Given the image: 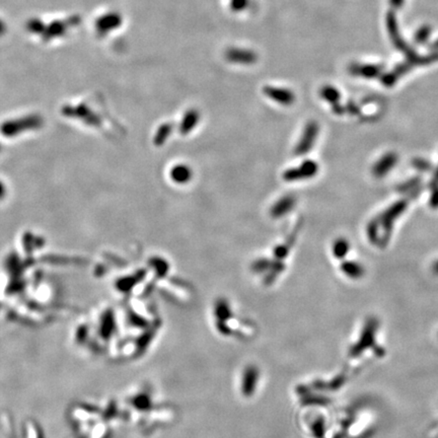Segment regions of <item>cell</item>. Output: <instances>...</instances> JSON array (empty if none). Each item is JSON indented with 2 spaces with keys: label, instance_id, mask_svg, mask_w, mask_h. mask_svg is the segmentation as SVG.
<instances>
[{
  "label": "cell",
  "instance_id": "cell-1",
  "mask_svg": "<svg viewBox=\"0 0 438 438\" xmlns=\"http://www.w3.org/2000/svg\"><path fill=\"white\" fill-rule=\"evenodd\" d=\"M411 200L412 199L409 196L407 198L398 200L395 202L392 206L387 208L384 212L373 218L367 225L368 239H376L379 237V230L382 228L383 234L379 238L378 244L379 246H386L391 239L395 221L405 212Z\"/></svg>",
  "mask_w": 438,
  "mask_h": 438
},
{
  "label": "cell",
  "instance_id": "cell-2",
  "mask_svg": "<svg viewBox=\"0 0 438 438\" xmlns=\"http://www.w3.org/2000/svg\"><path fill=\"white\" fill-rule=\"evenodd\" d=\"M319 171V164L315 160H304L300 165L288 168L284 171L283 180L286 182H297L315 177Z\"/></svg>",
  "mask_w": 438,
  "mask_h": 438
},
{
  "label": "cell",
  "instance_id": "cell-3",
  "mask_svg": "<svg viewBox=\"0 0 438 438\" xmlns=\"http://www.w3.org/2000/svg\"><path fill=\"white\" fill-rule=\"evenodd\" d=\"M319 126L318 122L310 121L306 125L301 134V137L297 142L294 150L296 156L298 157L304 156L313 149L317 141V138L319 136Z\"/></svg>",
  "mask_w": 438,
  "mask_h": 438
},
{
  "label": "cell",
  "instance_id": "cell-4",
  "mask_svg": "<svg viewBox=\"0 0 438 438\" xmlns=\"http://www.w3.org/2000/svg\"><path fill=\"white\" fill-rule=\"evenodd\" d=\"M265 96L270 100L282 105V106H290L295 102V94L293 91L288 88L276 87V86H265L264 87Z\"/></svg>",
  "mask_w": 438,
  "mask_h": 438
},
{
  "label": "cell",
  "instance_id": "cell-5",
  "mask_svg": "<svg viewBox=\"0 0 438 438\" xmlns=\"http://www.w3.org/2000/svg\"><path fill=\"white\" fill-rule=\"evenodd\" d=\"M398 160V157L396 152H388L384 157L380 158L372 166V175L377 179L385 177L395 167Z\"/></svg>",
  "mask_w": 438,
  "mask_h": 438
},
{
  "label": "cell",
  "instance_id": "cell-6",
  "mask_svg": "<svg viewBox=\"0 0 438 438\" xmlns=\"http://www.w3.org/2000/svg\"><path fill=\"white\" fill-rule=\"evenodd\" d=\"M296 199L294 196H284L280 198L271 208V215L274 218H280L287 215L295 207Z\"/></svg>",
  "mask_w": 438,
  "mask_h": 438
},
{
  "label": "cell",
  "instance_id": "cell-7",
  "mask_svg": "<svg viewBox=\"0 0 438 438\" xmlns=\"http://www.w3.org/2000/svg\"><path fill=\"white\" fill-rule=\"evenodd\" d=\"M199 120H200V114L197 110L191 109L187 111L180 124L179 130L181 132V134L187 135L190 132L193 131V129L198 125Z\"/></svg>",
  "mask_w": 438,
  "mask_h": 438
},
{
  "label": "cell",
  "instance_id": "cell-8",
  "mask_svg": "<svg viewBox=\"0 0 438 438\" xmlns=\"http://www.w3.org/2000/svg\"><path fill=\"white\" fill-rule=\"evenodd\" d=\"M193 171L187 164H177L170 170V178L177 184H187L191 181Z\"/></svg>",
  "mask_w": 438,
  "mask_h": 438
},
{
  "label": "cell",
  "instance_id": "cell-9",
  "mask_svg": "<svg viewBox=\"0 0 438 438\" xmlns=\"http://www.w3.org/2000/svg\"><path fill=\"white\" fill-rule=\"evenodd\" d=\"M257 379H258V371L254 366L245 369L241 378V391L246 396H249L255 392Z\"/></svg>",
  "mask_w": 438,
  "mask_h": 438
},
{
  "label": "cell",
  "instance_id": "cell-10",
  "mask_svg": "<svg viewBox=\"0 0 438 438\" xmlns=\"http://www.w3.org/2000/svg\"><path fill=\"white\" fill-rule=\"evenodd\" d=\"M341 270L345 275L352 279H359L364 275V268L357 262L346 261L342 264Z\"/></svg>",
  "mask_w": 438,
  "mask_h": 438
},
{
  "label": "cell",
  "instance_id": "cell-11",
  "mask_svg": "<svg viewBox=\"0 0 438 438\" xmlns=\"http://www.w3.org/2000/svg\"><path fill=\"white\" fill-rule=\"evenodd\" d=\"M227 57L231 61L238 63H253L256 58L252 53L244 51H232L228 53Z\"/></svg>",
  "mask_w": 438,
  "mask_h": 438
},
{
  "label": "cell",
  "instance_id": "cell-12",
  "mask_svg": "<svg viewBox=\"0 0 438 438\" xmlns=\"http://www.w3.org/2000/svg\"><path fill=\"white\" fill-rule=\"evenodd\" d=\"M320 97L325 101H327L328 103H330L332 105V107L337 105V104H339V101L341 99L340 92L335 87L330 86V85L323 86L321 88V90H320Z\"/></svg>",
  "mask_w": 438,
  "mask_h": 438
},
{
  "label": "cell",
  "instance_id": "cell-13",
  "mask_svg": "<svg viewBox=\"0 0 438 438\" xmlns=\"http://www.w3.org/2000/svg\"><path fill=\"white\" fill-rule=\"evenodd\" d=\"M350 250V244L345 239H338L333 244V254L338 259L345 258Z\"/></svg>",
  "mask_w": 438,
  "mask_h": 438
},
{
  "label": "cell",
  "instance_id": "cell-14",
  "mask_svg": "<svg viewBox=\"0 0 438 438\" xmlns=\"http://www.w3.org/2000/svg\"><path fill=\"white\" fill-rule=\"evenodd\" d=\"M421 186V178L420 177H415V178H411L410 180L399 184L397 187V191L401 194H406V193H411L412 191H414L415 189H417L418 187Z\"/></svg>",
  "mask_w": 438,
  "mask_h": 438
},
{
  "label": "cell",
  "instance_id": "cell-15",
  "mask_svg": "<svg viewBox=\"0 0 438 438\" xmlns=\"http://www.w3.org/2000/svg\"><path fill=\"white\" fill-rule=\"evenodd\" d=\"M171 131H173V125H170L168 123L161 125L159 128L157 134L155 136L156 145L159 146V145L163 144L165 142V140L167 139V137L171 134Z\"/></svg>",
  "mask_w": 438,
  "mask_h": 438
},
{
  "label": "cell",
  "instance_id": "cell-16",
  "mask_svg": "<svg viewBox=\"0 0 438 438\" xmlns=\"http://www.w3.org/2000/svg\"><path fill=\"white\" fill-rule=\"evenodd\" d=\"M379 70H380V68L375 67V66H365V67L355 66L352 68V72L354 74L364 76V78H368V79L375 78V76L379 73Z\"/></svg>",
  "mask_w": 438,
  "mask_h": 438
},
{
  "label": "cell",
  "instance_id": "cell-17",
  "mask_svg": "<svg viewBox=\"0 0 438 438\" xmlns=\"http://www.w3.org/2000/svg\"><path fill=\"white\" fill-rule=\"evenodd\" d=\"M412 165L418 169L419 171H423V173H428V171H431L432 169V164L431 162H429L428 160L424 159H415L412 160Z\"/></svg>",
  "mask_w": 438,
  "mask_h": 438
},
{
  "label": "cell",
  "instance_id": "cell-18",
  "mask_svg": "<svg viewBox=\"0 0 438 438\" xmlns=\"http://www.w3.org/2000/svg\"><path fill=\"white\" fill-rule=\"evenodd\" d=\"M152 266H154L156 271L160 275H163L167 271V264L165 261H163V259H154L152 260Z\"/></svg>",
  "mask_w": 438,
  "mask_h": 438
},
{
  "label": "cell",
  "instance_id": "cell-19",
  "mask_svg": "<svg viewBox=\"0 0 438 438\" xmlns=\"http://www.w3.org/2000/svg\"><path fill=\"white\" fill-rule=\"evenodd\" d=\"M431 190H432V194L429 199V205L431 208L437 209L438 208V187L433 188Z\"/></svg>",
  "mask_w": 438,
  "mask_h": 438
},
{
  "label": "cell",
  "instance_id": "cell-20",
  "mask_svg": "<svg viewBox=\"0 0 438 438\" xmlns=\"http://www.w3.org/2000/svg\"><path fill=\"white\" fill-rule=\"evenodd\" d=\"M345 110L347 112H349V114H351V115H358V114L360 113L359 108L353 102H349L348 105L345 106Z\"/></svg>",
  "mask_w": 438,
  "mask_h": 438
},
{
  "label": "cell",
  "instance_id": "cell-21",
  "mask_svg": "<svg viewBox=\"0 0 438 438\" xmlns=\"http://www.w3.org/2000/svg\"><path fill=\"white\" fill-rule=\"evenodd\" d=\"M436 187H438V167L435 170L434 176H433L431 182L429 183V188L430 189H433V188H436Z\"/></svg>",
  "mask_w": 438,
  "mask_h": 438
},
{
  "label": "cell",
  "instance_id": "cell-22",
  "mask_svg": "<svg viewBox=\"0 0 438 438\" xmlns=\"http://www.w3.org/2000/svg\"><path fill=\"white\" fill-rule=\"evenodd\" d=\"M433 271H434L436 274H438V261H436V262L433 264Z\"/></svg>",
  "mask_w": 438,
  "mask_h": 438
}]
</instances>
